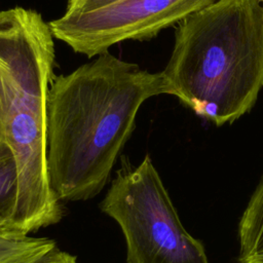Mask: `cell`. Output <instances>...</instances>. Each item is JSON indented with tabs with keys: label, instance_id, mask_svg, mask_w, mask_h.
Returning <instances> with one entry per match:
<instances>
[{
	"label": "cell",
	"instance_id": "obj_5",
	"mask_svg": "<svg viewBox=\"0 0 263 263\" xmlns=\"http://www.w3.org/2000/svg\"><path fill=\"white\" fill-rule=\"evenodd\" d=\"M214 1L120 0L95 10L63 13L48 24L55 39L93 58L123 41L151 39Z\"/></svg>",
	"mask_w": 263,
	"mask_h": 263
},
{
	"label": "cell",
	"instance_id": "obj_9",
	"mask_svg": "<svg viewBox=\"0 0 263 263\" xmlns=\"http://www.w3.org/2000/svg\"><path fill=\"white\" fill-rule=\"evenodd\" d=\"M120 0H67L64 13H76L95 10Z\"/></svg>",
	"mask_w": 263,
	"mask_h": 263
},
{
	"label": "cell",
	"instance_id": "obj_7",
	"mask_svg": "<svg viewBox=\"0 0 263 263\" xmlns=\"http://www.w3.org/2000/svg\"><path fill=\"white\" fill-rule=\"evenodd\" d=\"M16 199V166L9 148L3 145L0 147V234H20L14 222Z\"/></svg>",
	"mask_w": 263,
	"mask_h": 263
},
{
	"label": "cell",
	"instance_id": "obj_11",
	"mask_svg": "<svg viewBox=\"0 0 263 263\" xmlns=\"http://www.w3.org/2000/svg\"><path fill=\"white\" fill-rule=\"evenodd\" d=\"M5 145V141H4V133H3V126H2V121H1V117H0V147Z\"/></svg>",
	"mask_w": 263,
	"mask_h": 263
},
{
	"label": "cell",
	"instance_id": "obj_4",
	"mask_svg": "<svg viewBox=\"0 0 263 263\" xmlns=\"http://www.w3.org/2000/svg\"><path fill=\"white\" fill-rule=\"evenodd\" d=\"M120 227L127 263H209L202 245L183 227L149 154L119 168L100 203Z\"/></svg>",
	"mask_w": 263,
	"mask_h": 263
},
{
	"label": "cell",
	"instance_id": "obj_12",
	"mask_svg": "<svg viewBox=\"0 0 263 263\" xmlns=\"http://www.w3.org/2000/svg\"><path fill=\"white\" fill-rule=\"evenodd\" d=\"M260 1H261V2H262V3H263V0H260Z\"/></svg>",
	"mask_w": 263,
	"mask_h": 263
},
{
	"label": "cell",
	"instance_id": "obj_10",
	"mask_svg": "<svg viewBox=\"0 0 263 263\" xmlns=\"http://www.w3.org/2000/svg\"><path fill=\"white\" fill-rule=\"evenodd\" d=\"M36 263H78L77 257L58 249V247L50 250Z\"/></svg>",
	"mask_w": 263,
	"mask_h": 263
},
{
	"label": "cell",
	"instance_id": "obj_1",
	"mask_svg": "<svg viewBox=\"0 0 263 263\" xmlns=\"http://www.w3.org/2000/svg\"><path fill=\"white\" fill-rule=\"evenodd\" d=\"M168 93L161 72L103 52L54 76L47 98V167L61 201H84L108 183L148 99Z\"/></svg>",
	"mask_w": 263,
	"mask_h": 263
},
{
	"label": "cell",
	"instance_id": "obj_2",
	"mask_svg": "<svg viewBox=\"0 0 263 263\" xmlns=\"http://www.w3.org/2000/svg\"><path fill=\"white\" fill-rule=\"evenodd\" d=\"M48 23L31 8L0 11V117L14 158L17 199L14 222L29 235L59 223L62 201L47 167V98L55 51Z\"/></svg>",
	"mask_w": 263,
	"mask_h": 263
},
{
	"label": "cell",
	"instance_id": "obj_3",
	"mask_svg": "<svg viewBox=\"0 0 263 263\" xmlns=\"http://www.w3.org/2000/svg\"><path fill=\"white\" fill-rule=\"evenodd\" d=\"M161 73L197 115L218 126L240 117L263 87V3L216 0L181 21Z\"/></svg>",
	"mask_w": 263,
	"mask_h": 263
},
{
	"label": "cell",
	"instance_id": "obj_8",
	"mask_svg": "<svg viewBox=\"0 0 263 263\" xmlns=\"http://www.w3.org/2000/svg\"><path fill=\"white\" fill-rule=\"evenodd\" d=\"M55 247L48 237L0 234V263H36Z\"/></svg>",
	"mask_w": 263,
	"mask_h": 263
},
{
	"label": "cell",
	"instance_id": "obj_6",
	"mask_svg": "<svg viewBox=\"0 0 263 263\" xmlns=\"http://www.w3.org/2000/svg\"><path fill=\"white\" fill-rule=\"evenodd\" d=\"M238 241L245 263H263V176L239 221Z\"/></svg>",
	"mask_w": 263,
	"mask_h": 263
}]
</instances>
